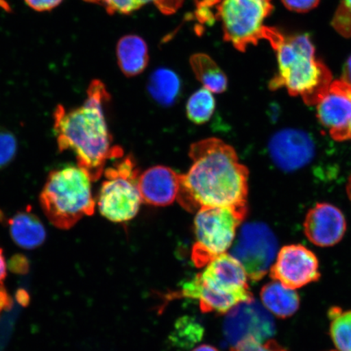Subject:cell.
Here are the masks:
<instances>
[{
	"instance_id": "cell-1",
	"label": "cell",
	"mask_w": 351,
	"mask_h": 351,
	"mask_svg": "<svg viewBox=\"0 0 351 351\" xmlns=\"http://www.w3.org/2000/svg\"><path fill=\"white\" fill-rule=\"evenodd\" d=\"M193 165L180 175L177 199L190 213L207 207L230 208L247 216L248 169L234 148L210 138L192 144Z\"/></svg>"
},
{
	"instance_id": "cell-2",
	"label": "cell",
	"mask_w": 351,
	"mask_h": 351,
	"mask_svg": "<svg viewBox=\"0 0 351 351\" xmlns=\"http://www.w3.org/2000/svg\"><path fill=\"white\" fill-rule=\"evenodd\" d=\"M111 98L99 80L92 81L87 97L80 107L70 110L58 105L54 112V131L60 152L75 154L77 166L97 181L108 160L119 159L123 150L113 146L104 108Z\"/></svg>"
},
{
	"instance_id": "cell-3",
	"label": "cell",
	"mask_w": 351,
	"mask_h": 351,
	"mask_svg": "<svg viewBox=\"0 0 351 351\" xmlns=\"http://www.w3.org/2000/svg\"><path fill=\"white\" fill-rule=\"evenodd\" d=\"M263 39L276 51L278 73L271 81V90L285 87L289 95H300L307 105H317L332 83V74L315 57V48L307 35L285 36L274 28L265 27Z\"/></svg>"
},
{
	"instance_id": "cell-4",
	"label": "cell",
	"mask_w": 351,
	"mask_h": 351,
	"mask_svg": "<svg viewBox=\"0 0 351 351\" xmlns=\"http://www.w3.org/2000/svg\"><path fill=\"white\" fill-rule=\"evenodd\" d=\"M91 180L75 166L51 171L39 196L44 214L57 229H71L83 217L94 214Z\"/></svg>"
},
{
	"instance_id": "cell-5",
	"label": "cell",
	"mask_w": 351,
	"mask_h": 351,
	"mask_svg": "<svg viewBox=\"0 0 351 351\" xmlns=\"http://www.w3.org/2000/svg\"><path fill=\"white\" fill-rule=\"evenodd\" d=\"M273 8L271 0H202L196 16L202 23L221 22L225 41L244 52L263 39V23Z\"/></svg>"
},
{
	"instance_id": "cell-6",
	"label": "cell",
	"mask_w": 351,
	"mask_h": 351,
	"mask_svg": "<svg viewBox=\"0 0 351 351\" xmlns=\"http://www.w3.org/2000/svg\"><path fill=\"white\" fill-rule=\"evenodd\" d=\"M98 206L102 216L112 222L129 221L138 213L143 202L138 187L139 171L134 158L127 156L104 170Z\"/></svg>"
},
{
	"instance_id": "cell-7",
	"label": "cell",
	"mask_w": 351,
	"mask_h": 351,
	"mask_svg": "<svg viewBox=\"0 0 351 351\" xmlns=\"http://www.w3.org/2000/svg\"><path fill=\"white\" fill-rule=\"evenodd\" d=\"M245 217V215L230 208L207 207L197 210L195 219L196 241L192 249L195 265L205 267L226 253Z\"/></svg>"
},
{
	"instance_id": "cell-8",
	"label": "cell",
	"mask_w": 351,
	"mask_h": 351,
	"mask_svg": "<svg viewBox=\"0 0 351 351\" xmlns=\"http://www.w3.org/2000/svg\"><path fill=\"white\" fill-rule=\"evenodd\" d=\"M278 248V240L265 223H248L241 227L230 254L243 265L248 278L258 282L270 269Z\"/></svg>"
},
{
	"instance_id": "cell-9",
	"label": "cell",
	"mask_w": 351,
	"mask_h": 351,
	"mask_svg": "<svg viewBox=\"0 0 351 351\" xmlns=\"http://www.w3.org/2000/svg\"><path fill=\"white\" fill-rule=\"evenodd\" d=\"M223 332L232 348L247 341H269L275 335L276 326L269 311L253 298L232 307L223 322Z\"/></svg>"
},
{
	"instance_id": "cell-10",
	"label": "cell",
	"mask_w": 351,
	"mask_h": 351,
	"mask_svg": "<svg viewBox=\"0 0 351 351\" xmlns=\"http://www.w3.org/2000/svg\"><path fill=\"white\" fill-rule=\"evenodd\" d=\"M270 276L285 287L301 288L319 279L317 258L304 245H285L271 267Z\"/></svg>"
},
{
	"instance_id": "cell-11",
	"label": "cell",
	"mask_w": 351,
	"mask_h": 351,
	"mask_svg": "<svg viewBox=\"0 0 351 351\" xmlns=\"http://www.w3.org/2000/svg\"><path fill=\"white\" fill-rule=\"evenodd\" d=\"M319 121L333 139H351V88L344 82L335 81L317 105Z\"/></svg>"
},
{
	"instance_id": "cell-12",
	"label": "cell",
	"mask_w": 351,
	"mask_h": 351,
	"mask_svg": "<svg viewBox=\"0 0 351 351\" xmlns=\"http://www.w3.org/2000/svg\"><path fill=\"white\" fill-rule=\"evenodd\" d=\"M269 152L274 163L285 171L300 169L313 160V139L304 131L285 130L276 134L269 142Z\"/></svg>"
},
{
	"instance_id": "cell-13",
	"label": "cell",
	"mask_w": 351,
	"mask_h": 351,
	"mask_svg": "<svg viewBox=\"0 0 351 351\" xmlns=\"http://www.w3.org/2000/svg\"><path fill=\"white\" fill-rule=\"evenodd\" d=\"M205 267L196 276L208 287L221 293L253 296L249 291L247 273L230 254H221Z\"/></svg>"
},
{
	"instance_id": "cell-14",
	"label": "cell",
	"mask_w": 351,
	"mask_h": 351,
	"mask_svg": "<svg viewBox=\"0 0 351 351\" xmlns=\"http://www.w3.org/2000/svg\"><path fill=\"white\" fill-rule=\"evenodd\" d=\"M305 234L311 243L322 247L335 245L343 238L346 219L339 208L329 204H318L307 213Z\"/></svg>"
},
{
	"instance_id": "cell-15",
	"label": "cell",
	"mask_w": 351,
	"mask_h": 351,
	"mask_svg": "<svg viewBox=\"0 0 351 351\" xmlns=\"http://www.w3.org/2000/svg\"><path fill=\"white\" fill-rule=\"evenodd\" d=\"M180 174L166 166H154L139 176L138 187L145 204L165 207L177 199Z\"/></svg>"
},
{
	"instance_id": "cell-16",
	"label": "cell",
	"mask_w": 351,
	"mask_h": 351,
	"mask_svg": "<svg viewBox=\"0 0 351 351\" xmlns=\"http://www.w3.org/2000/svg\"><path fill=\"white\" fill-rule=\"evenodd\" d=\"M182 295L199 302L200 308L204 313L219 314L229 311L240 302L253 300V296L223 293L214 291L202 283L195 276L194 278L183 284Z\"/></svg>"
},
{
	"instance_id": "cell-17",
	"label": "cell",
	"mask_w": 351,
	"mask_h": 351,
	"mask_svg": "<svg viewBox=\"0 0 351 351\" xmlns=\"http://www.w3.org/2000/svg\"><path fill=\"white\" fill-rule=\"evenodd\" d=\"M8 225L13 241L21 248L35 249L46 240L45 227L29 209L15 214L8 219Z\"/></svg>"
},
{
	"instance_id": "cell-18",
	"label": "cell",
	"mask_w": 351,
	"mask_h": 351,
	"mask_svg": "<svg viewBox=\"0 0 351 351\" xmlns=\"http://www.w3.org/2000/svg\"><path fill=\"white\" fill-rule=\"evenodd\" d=\"M117 56L118 65L126 77L138 76L149 63L147 44L138 35H125L117 43Z\"/></svg>"
},
{
	"instance_id": "cell-19",
	"label": "cell",
	"mask_w": 351,
	"mask_h": 351,
	"mask_svg": "<svg viewBox=\"0 0 351 351\" xmlns=\"http://www.w3.org/2000/svg\"><path fill=\"white\" fill-rule=\"evenodd\" d=\"M261 300L267 310L279 318H288L300 307V297L295 289L285 287L276 280L261 289Z\"/></svg>"
},
{
	"instance_id": "cell-20",
	"label": "cell",
	"mask_w": 351,
	"mask_h": 351,
	"mask_svg": "<svg viewBox=\"0 0 351 351\" xmlns=\"http://www.w3.org/2000/svg\"><path fill=\"white\" fill-rule=\"evenodd\" d=\"M147 89L158 104L169 107L177 102L181 94L182 82L173 70L159 69L149 79Z\"/></svg>"
},
{
	"instance_id": "cell-21",
	"label": "cell",
	"mask_w": 351,
	"mask_h": 351,
	"mask_svg": "<svg viewBox=\"0 0 351 351\" xmlns=\"http://www.w3.org/2000/svg\"><path fill=\"white\" fill-rule=\"evenodd\" d=\"M190 64L197 80L213 93L221 94L227 90L228 78L215 60L204 53L193 55Z\"/></svg>"
},
{
	"instance_id": "cell-22",
	"label": "cell",
	"mask_w": 351,
	"mask_h": 351,
	"mask_svg": "<svg viewBox=\"0 0 351 351\" xmlns=\"http://www.w3.org/2000/svg\"><path fill=\"white\" fill-rule=\"evenodd\" d=\"M88 1V0H87ZM104 7L109 14H130L148 3H153L164 14L170 15L182 7L184 0H90Z\"/></svg>"
},
{
	"instance_id": "cell-23",
	"label": "cell",
	"mask_w": 351,
	"mask_h": 351,
	"mask_svg": "<svg viewBox=\"0 0 351 351\" xmlns=\"http://www.w3.org/2000/svg\"><path fill=\"white\" fill-rule=\"evenodd\" d=\"M216 109V99L213 92L201 88L189 99L186 104V114L189 120L197 125H203L212 118Z\"/></svg>"
},
{
	"instance_id": "cell-24",
	"label": "cell",
	"mask_w": 351,
	"mask_h": 351,
	"mask_svg": "<svg viewBox=\"0 0 351 351\" xmlns=\"http://www.w3.org/2000/svg\"><path fill=\"white\" fill-rule=\"evenodd\" d=\"M330 333L336 348L339 351H351V311L332 307L328 311Z\"/></svg>"
},
{
	"instance_id": "cell-25",
	"label": "cell",
	"mask_w": 351,
	"mask_h": 351,
	"mask_svg": "<svg viewBox=\"0 0 351 351\" xmlns=\"http://www.w3.org/2000/svg\"><path fill=\"white\" fill-rule=\"evenodd\" d=\"M175 332V341L182 346H186L199 340L203 329L191 319H182L177 324Z\"/></svg>"
},
{
	"instance_id": "cell-26",
	"label": "cell",
	"mask_w": 351,
	"mask_h": 351,
	"mask_svg": "<svg viewBox=\"0 0 351 351\" xmlns=\"http://www.w3.org/2000/svg\"><path fill=\"white\" fill-rule=\"evenodd\" d=\"M17 152V142L14 134L0 126V170L12 163Z\"/></svg>"
},
{
	"instance_id": "cell-27",
	"label": "cell",
	"mask_w": 351,
	"mask_h": 351,
	"mask_svg": "<svg viewBox=\"0 0 351 351\" xmlns=\"http://www.w3.org/2000/svg\"><path fill=\"white\" fill-rule=\"evenodd\" d=\"M232 351H287L274 340H269L265 342L256 341H247L241 343Z\"/></svg>"
},
{
	"instance_id": "cell-28",
	"label": "cell",
	"mask_w": 351,
	"mask_h": 351,
	"mask_svg": "<svg viewBox=\"0 0 351 351\" xmlns=\"http://www.w3.org/2000/svg\"><path fill=\"white\" fill-rule=\"evenodd\" d=\"M333 25L344 36H351V10L341 4L333 21Z\"/></svg>"
},
{
	"instance_id": "cell-29",
	"label": "cell",
	"mask_w": 351,
	"mask_h": 351,
	"mask_svg": "<svg viewBox=\"0 0 351 351\" xmlns=\"http://www.w3.org/2000/svg\"><path fill=\"white\" fill-rule=\"evenodd\" d=\"M282 2L289 10L306 12L317 7L319 0H282Z\"/></svg>"
},
{
	"instance_id": "cell-30",
	"label": "cell",
	"mask_w": 351,
	"mask_h": 351,
	"mask_svg": "<svg viewBox=\"0 0 351 351\" xmlns=\"http://www.w3.org/2000/svg\"><path fill=\"white\" fill-rule=\"evenodd\" d=\"M27 5L36 12H48L58 7L63 0H25Z\"/></svg>"
},
{
	"instance_id": "cell-31",
	"label": "cell",
	"mask_w": 351,
	"mask_h": 351,
	"mask_svg": "<svg viewBox=\"0 0 351 351\" xmlns=\"http://www.w3.org/2000/svg\"><path fill=\"white\" fill-rule=\"evenodd\" d=\"M10 269L13 273L17 274H27L29 269L27 258L21 254H16L10 261Z\"/></svg>"
},
{
	"instance_id": "cell-32",
	"label": "cell",
	"mask_w": 351,
	"mask_h": 351,
	"mask_svg": "<svg viewBox=\"0 0 351 351\" xmlns=\"http://www.w3.org/2000/svg\"><path fill=\"white\" fill-rule=\"evenodd\" d=\"M12 306V300L3 285H0V313L3 310H10Z\"/></svg>"
},
{
	"instance_id": "cell-33",
	"label": "cell",
	"mask_w": 351,
	"mask_h": 351,
	"mask_svg": "<svg viewBox=\"0 0 351 351\" xmlns=\"http://www.w3.org/2000/svg\"><path fill=\"white\" fill-rule=\"evenodd\" d=\"M341 81L344 82L346 84H348L351 88V56L345 64Z\"/></svg>"
},
{
	"instance_id": "cell-34",
	"label": "cell",
	"mask_w": 351,
	"mask_h": 351,
	"mask_svg": "<svg viewBox=\"0 0 351 351\" xmlns=\"http://www.w3.org/2000/svg\"><path fill=\"white\" fill-rule=\"evenodd\" d=\"M7 276V263L4 258L3 250L0 248V285H3V280Z\"/></svg>"
},
{
	"instance_id": "cell-35",
	"label": "cell",
	"mask_w": 351,
	"mask_h": 351,
	"mask_svg": "<svg viewBox=\"0 0 351 351\" xmlns=\"http://www.w3.org/2000/svg\"><path fill=\"white\" fill-rule=\"evenodd\" d=\"M16 300L21 305L26 306L29 304V297L27 292L24 291V289H20L16 293Z\"/></svg>"
},
{
	"instance_id": "cell-36",
	"label": "cell",
	"mask_w": 351,
	"mask_h": 351,
	"mask_svg": "<svg viewBox=\"0 0 351 351\" xmlns=\"http://www.w3.org/2000/svg\"><path fill=\"white\" fill-rule=\"evenodd\" d=\"M193 351H219L217 348L209 345H202Z\"/></svg>"
},
{
	"instance_id": "cell-37",
	"label": "cell",
	"mask_w": 351,
	"mask_h": 351,
	"mask_svg": "<svg viewBox=\"0 0 351 351\" xmlns=\"http://www.w3.org/2000/svg\"><path fill=\"white\" fill-rule=\"evenodd\" d=\"M342 4L348 7L351 10V0H342Z\"/></svg>"
},
{
	"instance_id": "cell-38",
	"label": "cell",
	"mask_w": 351,
	"mask_h": 351,
	"mask_svg": "<svg viewBox=\"0 0 351 351\" xmlns=\"http://www.w3.org/2000/svg\"><path fill=\"white\" fill-rule=\"evenodd\" d=\"M348 194H349V196H350V199H351V177H350V182H349V185H348Z\"/></svg>"
}]
</instances>
